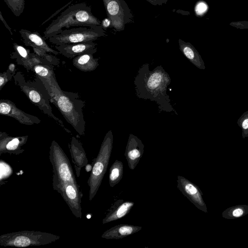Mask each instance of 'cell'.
Wrapping results in <instances>:
<instances>
[{"mask_svg":"<svg viewBox=\"0 0 248 248\" xmlns=\"http://www.w3.org/2000/svg\"><path fill=\"white\" fill-rule=\"evenodd\" d=\"M39 78L46 86L51 97V103L79 135H85V121L83 108L85 102L80 98L78 93L62 90L55 76L48 79Z\"/></svg>","mask_w":248,"mask_h":248,"instance_id":"6da1fadb","label":"cell"},{"mask_svg":"<svg viewBox=\"0 0 248 248\" xmlns=\"http://www.w3.org/2000/svg\"><path fill=\"white\" fill-rule=\"evenodd\" d=\"M170 81L169 75L161 66L151 71L148 64H145L140 68L134 81L137 96L155 101L162 110L171 111L172 108L166 93Z\"/></svg>","mask_w":248,"mask_h":248,"instance_id":"7a4b0ae2","label":"cell"},{"mask_svg":"<svg viewBox=\"0 0 248 248\" xmlns=\"http://www.w3.org/2000/svg\"><path fill=\"white\" fill-rule=\"evenodd\" d=\"M101 25V22L91 12V7L85 2L71 5L62 12L44 31V37L49 39L60 33L63 28L94 27Z\"/></svg>","mask_w":248,"mask_h":248,"instance_id":"3957f363","label":"cell"},{"mask_svg":"<svg viewBox=\"0 0 248 248\" xmlns=\"http://www.w3.org/2000/svg\"><path fill=\"white\" fill-rule=\"evenodd\" d=\"M15 84L26 95L30 101L45 114L53 119L65 132L71 134L62 121L53 113L50 105L51 97L41 79L36 75L33 81L27 80L21 72H17L13 77Z\"/></svg>","mask_w":248,"mask_h":248,"instance_id":"277c9868","label":"cell"},{"mask_svg":"<svg viewBox=\"0 0 248 248\" xmlns=\"http://www.w3.org/2000/svg\"><path fill=\"white\" fill-rule=\"evenodd\" d=\"M113 140L112 131L109 130L106 134L97 156L93 163L91 172L87 181L90 201L97 193L107 171L112 149Z\"/></svg>","mask_w":248,"mask_h":248,"instance_id":"5b68a950","label":"cell"},{"mask_svg":"<svg viewBox=\"0 0 248 248\" xmlns=\"http://www.w3.org/2000/svg\"><path fill=\"white\" fill-rule=\"evenodd\" d=\"M49 160L52 167V186L58 191L66 182H77L69 158L60 145L53 140L49 148Z\"/></svg>","mask_w":248,"mask_h":248,"instance_id":"8992f818","label":"cell"},{"mask_svg":"<svg viewBox=\"0 0 248 248\" xmlns=\"http://www.w3.org/2000/svg\"><path fill=\"white\" fill-rule=\"evenodd\" d=\"M60 238V236L48 232L22 231L0 235V246L26 248L49 244L58 241Z\"/></svg>","mask_w":248,"mask_h":248,"instance_id":"52a82bcc","label":"cell"},{"mask_svg":"<svg viewBox=\"0 0 248 248\" xmlns=\"http://www.w3.org/2000/svg\"><path fill=\"white\" fill-rule=\"evenodd\" d=\"M106 35L101 25L94 27H81L62 30L57 35L50 37L49 41L57 46L93 41Z\"/></svg>","mask_w":248,"mask_h":248,"instance_id":"ba28073f","label":"cell"},{"mask_svg":"<svg viewBox=\"0 0 248 248\" xmlns=\"http://www.w3.org/2000/svg\"><path fill=\"white\" fill-rule=\"evenodd\" d=\"M111 26L117 31H123L125 25L133 20V15L124 0H102Z\"/></svg>","mask_w":248,"mask_h":248,"instance_id":"9c48e42d","label":"cell"},{"mask_svg":"<svg viewBox=\"0 0 248 248\" xmlns=\"http://www.w3.org/2000/svg\"><path fill=\"white\" fill-rule=\"evenodd\" d=\"M64 200L73 214L81 218V198L82 194L77 182H68L58 191Z\"/></svg>","mask_w":248,"mask_h":248,"instance_id":"30bf717a","label":"cell"},{"mask_svg":"<svg viewBox=\"0 0 248 248\" xmlns=\"http://www.w3.org/2000/svg\"><path fill=\"white\" fill-rule=\"evenodd\" d=\"M0 114L12 117L20 124L27 125L38 124L41 122L39 118L26 113L18 108L14 102L8 99L0 100Z\"/></svg>","mask_w":248,"mask_h":248,"instance_id":"8fae6325","label":"cell"},{"mask_svg":"<svg viewBox=\"0 0 248 248\" xmlns=\"http://www.w3.org/2000/svg\"><path fill=\"white\" fill-rule=\"evenodd\" d=\"M144 145L141 140L137 136L130 134L126 146L124 156L128 166L131 170H134L144 152Z\"/></svg>","mask_w":248,"mask_h":248,"instance_id":"7c38bea8","label":"cell"},{"mask_svg":"<svg viewBox=\"0 0 248 248\" xmlns=\"http://www.w3.org/2000/svg\"><path fill=\"white\" fill-rule=\"evenodd\" d=\"M28 136L12 137L5 132H0V155L8 153L18 155L24 150L22 148L28 140Z\"/></svg>","mask_w":248,"mask_h":248,"instance_id":"4fadbf2b","label":"cell"},{"mask_svg":"<svg viewBox=\"0 0 248 248\" xmlns=\"http://www.w3.org/2000/svg\"><path fill=\"white\" fill-rule=\"evenodd\" d=\"M176 181L177 187L182 194L197 207L202 208L203 202L198 187L182 176L178 175Z\"/></svg>","mask_w":248,"mask_h":248,"instance_id":"5bb4252c","label":"cell"},{"mask_svg":"<svg viewBox=\"0 0 248 248\" xmlns=\"http://www.w3.org/2000/svg\"><path fill=\"white\" fill-rule=\"evenodd\" d=\"M96 44L93 41H88L62 45H55V48L64 57L72 59L89 52L97 51Z\"/></svg>","mask_w":248,"mask_h":248,"instance_id":"9a60e30c","label":"cell"},{"mask_svg":"<svg viewBox=\"0 0 248 248\" xmlns=\"http://www.w3.org/2000/svg\"><path fill=\"white\" fill-rule=\"evenodd\" d=\"M69 148L76 174L79 177L81 168L88 163L85 151L81 143L75 137H72Z\"/></svg>","mask_w":248,"mask_h":248,"instance_id":"2e32d148","label":"cell"},{"mask_svg":"<svg viewBox=\"0 0 248 248\" xmlns=\"http://www.w3.org/2000/svg\"><path fill=\"white\" fill-rule=\"evenodd\" d=\"M19 32L25 46L40 48L55 55L60 54L58 51L55 50L50 47L44 37L37 31H31L25 29H21Z\"/></svg>","mask_w":248,"mask_h":248,"instance_id":"e0dca14e","label":"cell"},{"mask_svg":"<svg viewBox=\"0 0 248 248\" xmlns=\"http://www.w3.org/2000/svg\"><path fill=\"white\" fill-rule=\"evenodd\" d=\"M135 203L130 201L118 200L108 210L102 220L103 224L120 219L127 215L134 206Z\"/></svg>","mask_w":248,"mask_h":248,"instance_id":"ac0fdd59","label":"cell"},{"mask_svg":"<svg viewBox=\"0 0 248 248\" xmlns=\"http://www.w3.org/2000/svg\"><path fill=\"white\" fill-rule=\"evenodd\" d=\"M142 227L131 224H119L114 226L103 232L101 237L107 239H119L135 233Z\"/></svg>","mask_w":248,"mask_h":248,"instance_id":"d6986e66","label":"cell"},{"mask_svg":"<svg viewBox=\"0 0 248 248\" xmlns=\"http://www.w3.org/2000/svg\"><path fill=\"white\" fill-rule=\"evenodd\" d=\"M97 51H93L79 55L73 58V65L83 72H91L95 70L99 65L98 58L93 57V54Z\"/></svg>","mask_w":248,"mask_h":248,"instance_id":"ffe728a7","label":"cell"},{"mask_svg":"<svg viewBox=\"0 0 248 248\" xmlns=\"http://www.w3.org/2000/svg\"><path fill=\"white\" fill-rule=\"evenodd\" d=\"M178 42L180 50L189 61L197 68L204 70V62L196 48L190 43L182 39H179Z\"/></svg>","mask_w":248,"mask_h":248,"instance_id":"44dd1931","label":"cell"},{"mask_svg":"<svg viewBox=\"0 0 248 248\" xmlns=\"http://www.w3.org/2000/svg\"><path fill=\"white\" fill-rule=\"evenodd\" d=\"M13 47L15 51L12 53L11 58L16 59L18 64L23 66L27 70H31L30 63L31 52L30 49L25 48L16 43L13 44Z\"/></svg>","mask_w":248,"mask_h":248,"instance_id":"7402d4cb","label":"cell"},{"mask_svg":"<svg viewBox=\"0 0 248 248\" xmlns=\"http://www.w3.org/2000/svg\"><path fill=\"white\" fill-rule=\"evenodd\" d=\"M124 173V165L122 161L115 160L109 169L108 182L110 187H113L122 180Z\"/></svg>","mask_w":248,"mask_h":248,"instance_id":"603a6c76","label":"cell"},{"mask_svg":"<svg viewBox=\"0 0 248 248\" xmlns=\"http://www.w3.org/2000/svg\"><path fill=\"white\" fill-rule=\"evenodd\" d=\"M32 71L38 77L49 79L55 76L54 71V65L51 64H36L33 66Z\"/></svg>","mask_w":248,"mask_h":248,"instance_id":"cb8c5ba5","label":"cell"},{"mask_svg":"<svg viewBox=\"0 0 248 248\" xmlns=\"http://www.w3.org/2000/svg\"><path fill=\"white\" fill-rule=\"evenodd\" d=\"M16 16H19L25 8V0H3Z\"/></svg>","mask_w":248,"mask_h":248,"instance_id":"d4e9b609","label":"cell"},{"mask_svg":"<svg viewBox=\"0 0 248 248\" xmlns=\"http://www.w3.org/2000/svg\"><path fill=\"white\" fill-rule=\"evenodd\" d=\"M32 48L34 53L41 57L49 64L57 66L59 65L60 60L56 56L49 54L50 53H48L45 50L36 47Z\"/></svg>","mask_w":248,"mask_h":248,"instance_id":"484cf974","label":"cell"},{"mask_svg":"<svg viewBox=\"0 0 248 248\" xmlns=\"http://www.w3.org/2000/svg\"><path fill=\"white\" fill-rule=\"evenodd\" d=\"M238 126L242 131L244 138L248 136V110L243 113L237 121Z\"/></svg>","mask_w":248,"mask_h":248,"instance_id":"4316f807","label":"cell"},{"mask_svg":"<svg viewBox=\"0 0 248 248\" xmlns=\"http://www.w3.org/2000/svg\"><path fill=\"white\" fill-rule=\"evenodd\" d=\"M0 182L2 180L5 179L9 177L13 172V170L11 167L6 162L2 160H0Z\"/></svg>","mask_w":248,"mask_h":248,"instance_id":"83f0119b","label":"cell"},{"mask_svg":"<svg viewBox=\"0 0 248 248\" xmlns=\"http://www.w3.org/2000/svg\"><path fill=\"white\" fill-rule=\"evenodd\" d=\"M208 6L204 1H199L195 7V12L198 16H203L207 11Z\"/></svg>","mask_w":248,"mask_h":248,"instance_id":"f1b7e54d","label":"cell"},{"mask_svg":"<svg viewBox=\"0 0 248 248\" xmlns=\"http://www.w3.org/2000/svg\"><path fill=\"white\" fill-rule=\"evenodd\" d=\"M13 75L7 70L0 74V90L1 91L4 85L10 80Z\"/></svg>","mask_w":248,"mask_h":248,"instance_id":"f546056e","label":"cell"},{"mask_svg":"<svg viewBox=\"0 0 248 248\" xmlns=\"http://www.w3.org/2000/svg\"><path fill=\"white\" fill-rule=\"evenodd\" d=\"M154 5H162L166 4L168 0H146Z\"/></svg>","mask_w":248,"mask_h":248,"instance_id":"4dcf8cb0","label":"cell"},{"mask_svg":"<svg viewBox=\"0 0 248 248\" xmlns=\"http://www.w3.org/2000/svg\"><path fill=\"white\" fill-rule=\"evenodd\" d=\"M73 0H71L69 2H68L67 4H66V5H65L64 6H63L62 8H61V9H60L59 10H58V11H57L54 14L52 15L49 18H48L45 21H44L43 22V23L41 25H44L45 23H46V22L48 21L51 18H52V17H53L54 16H55L56 15H57V14H58L60 11H61L64 8H65V7H66L67 6H68V5H69L71 2H72Z\"/></svg>","mask_w":248,"mask_h":248,"instance_id":"1f68e13d","label":"cell"},{"mask_svg":"<svg viewBox=\"0 0 248 248\" xmlns=\"http://www.w3.org/2000/svg\"><path fill=\"white\" fill-rule=\"evenodd\" d=\"M7 70L14 76L16 73V65L13 63H11L8 66Z\"/></svg>","mask_w":248,"mask_h":248,"instance_id":"d6a6232c","label":"cell"},{"mask_svg":"<svg viewBox=\"0 0 248 248\" xmlns=\"http://www.w3.org/2000/svg\"><path fill=\"white\" fill-rule=\"evenodd\" d=\"M0 19L1 21L3 22L4 25H5V27L8 29V30L10 31L11 35H13V32L12 31L11 28L8 25V24L6 22L5 20L4 19V17H3L2 15L1 12L0 11Z\"/></svg>","mask_w":248,"mask_h":248,"instance_id":"836d02e7","label":"cell"},{"mask_svg":"<svg viewBox=\"0 0 248 248\" xmlns=\"http://www.w3.org/2000/svg\"><path fill=\"white\" fill-rule=\"evenodd\" d=\"M110 25H111V21L108 17L104 19L101 22V26L104 30L108 28Z\"/></svg>","mask_w":248,"mask_h":248,"instance_id":"e575fe53","label":"cell"},{"mask_svg":"<svg viewBox=\"0 0 248 248\" xmlns=\"http://www.w3.org/2000/svg\"><path fill=\"white\" fill-rule=\"evenodd\" d=\"M243 213V211L241 209H235L233 212L232 215L234 217H238L241 216Z\"/></svg>","mask_w":248,"mask_h":248,"instance_id":"d590c367","label":"cell"}]
</instances>
